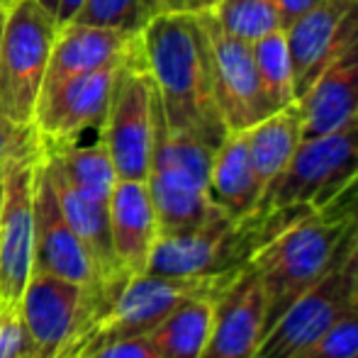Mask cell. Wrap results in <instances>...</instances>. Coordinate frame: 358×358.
<instances>
[{
	"label": "cell",
	"mask_w": 358,
	"mask_h": 358,
	"mask_svg": "<svg viewBox=\"0 0 358 358\" xmlns=\"http://www.w3.org/2000/svg\"><path fill=\"white\" fill-rule=\"evenodd\" d=\"M139 49L169 129L217 149L229 132L217 108L208 34L200 15L183 10L149 20L139 32Z\"/></svg>",
	"instance_id": "obj_1"
},
{
	"label": "cell",
	"mask_w": 358,
	"mask_h": 358,
	"mask_svg": "<svg viewBox=\"0 0 358 358\" xmlns=\"http://www.w3.org/2000/svg\"><path fill=\"white\" fill-rule=\"evenodd\" d=\"M213 156L215 149L210 144L169 129L161 103L156 100L154 146L146 185L154 200L161 234L188 231L222 213L210 198Z\"/></svg>",
	"instance_id": "obj_2"
},
{
	"label": "cell",
	"mask_w": 358,
	"mask_h": 358,
	"mask_svg": "<svg viewBox=\"0 0 358 358\" xmlns=\"http://www.w3.org/2000/svg\"><path fill=\"white\" fill-rule=\"evenodd\" d=\"M57 37V20L39 0H17L8 10L0 42V117L17 127H34Z\"/></svg>",
	"instance_id": "obj_3"
},
{
	"label": "cell",
	"mask_w": 358,
	"mask_h": 358,
	"mask_svg": "<svg viewBox=\"0 0 358 358\" xmlns=\"http://www.w3.org/2000/svg\"><path fill=\"white\" fill-rule=\"evenodd\" d=\"M358 176V120L302 139L285 171L264 190L254 213L268 215L290 208H320Z\"/></svg>",
	"instance_id": "obj_4"
},
{
	"label": "cell",
	"mask_w": 358,
	"mask_h": 358,
	"mask_svg": "<svg viewBox=\"0 0 358 358\" xmlns=\"http://www.w3.org/2000/svg\"><path fill=\"white\" fill-rule=\"evenodd\" d=\"M42 161V139L15 151L3 164L0 203V307H20L32 275L34 180Z\"/></svg>",
	"instance_id": "obj_5"
},
{
	"label": "cell",
	"mask_w": 358,
	"mask_h": 358,
	"mask_svg": "<svg viewBox=\"0 0 358 358\" xmlns=\"http://www.w3.org/2000/svg\"><path fill=\"white\" fill-rule=\"evenodd\" d=\"M156 85L142 62V49L122 66L100 137L120 180H146L154 146Z\"/></svg>",
	"instance_id": "obj_6"
},
{
	"label": "cell",
	"mask_w": 358,
	"mask_h": 358,
	"mask_svg": "<svg viewBox=\"0 0 358 358\" xmlns=\"http://www.w3.org/2000/svg\"><path fill=\"white\" fill-rule=\"evenodd\" d=\"M234 273L210 275V278H171L154 273L134 275L122 287L113 307L95 322L90 346L149 334L183 302L193 297H217L234 278Z\"/></svg>",
	"instance_id": "obj_7"
},
{
	"label": "cell",
	"mask_w": 358,
	"mask_h": 358,
	"mask_svg": "<svg viewBox=\"0 0 358 358\" xmlns=\"http://www.w3.org/2000/svg\"><path fill=\"white\" fill-rule=\"evenodd\" d=\"M20 310L34 349L44 358H52L76 331L105 315L103 302L95 292L42 271H32Z\"/></svg>",
	"instance_id": "obj_8"
},
{
	"label": "cell",
	"mask_w": 358,
	"mask_h": 358,
	"mask_svg": "<svg viewBox=\"0 0 358 358\" xmlns=\"http://www.w3.org/2000/svg\"><path fill=\"white\" fill-rule=\"evenodd\" d=\"M351 307V275L344 251V256L315 285L307 287L275 317L254 358H295Z\"/></svg>",
	"instance_id": "obj_9"
},
{
	"label": "cell",
	"mask_w": 358,
	"mask_h": 358,
	"mask_svg": "<svg viewBox=\"0 0 358 358\" xmlns=\"http://www.w3.org/2000/svg\"><path fill=\"white\" fill-rule=\"evenodd\" d=\"M198 15L203 20L205 34H208L215 98L222 120L227 124V132H246L273 113L261 93L254 49L251 44L227 34L217 24L210 10Z\"/></svg>",
	"instance_id": "obj_10"
},
{
	"label": "cell",
	"mask_w": 358,
	"mask_h": 358,
	"mask_svg": "<svg viewBox=\"0 0 358 358\" xmlns=\"http://www.w3.org/2000/svg\"><path fill=\"white\" fill-rule=\"evenodd\" d=\"M127 62L108 64L95 71L73 76L52 90H44L39 95L37 113H34V129L39 139L59 144L76 142L88 129H95L100 134L120 71Z\"/></svg>",
	"instance_id": "obj_11"
},
{
	"label": "cell",
	"mask_w": 358,
	"mask_h": 358,
	"mask_svg": "<svg viewBox=\"0 0 358 358\" xmlns=\"http://www.w3.org/2000/svg\"><path fill=\"white\" fill-rule=\"evenodd\" d=\"M32 271L52 273L88 287L90 292L100 297L105 312H108V302L100 292V280L93 261H90L88 251L83 249L80 239L64 217V210L52 188V180H49L47 169H44V151L37 169V180H34Z\"/></svg>",
	"instance_id": "obj_12"
},
{
	"label": "cell",
	"mask_w": 358,
	"mask_h": 358,
	"mask_svg": "<svg viewBox=\"0 0 358 358\" xmlns=\"http://www.w3.org/2000/svg\"><path fill=\"white\" fill-rule=\"evenodd\" d=\"M285 32L297 100L358 34V3L322 0Z\"/></svg>",
	"instance_id": "obj_13"
},
{
	"label": "cell",
	"mask_w": 358,
	"mask_h": 358,
	"mask_svg": "<svg viewBox=\"0 0 358 358\" xmlns=\"http://www.w3.org/2000/svg\"><path fill=\"white\" fill-rule=\"evenodd\" d=\"M44 151V169L52 180V188L57 193V200L64 210V217L71 224L76 236L80 239L83 249L88 251L90 261L95 266V273L100 280V292H103L108 310L113 307V302L117 300V295L122 292V287L127 285V278L120 271L117 261L113 254V241H110V217H108V205L93 203V200L83 198L78 190L71 185V180L66 178L59 159L42 144Z\"/></svg>",
	"instance_id": "obj_14"
},
{
	"label": "cell",
	"mask_w": 358,
	"mask_h": 358,
	"mask_svg": "<svg viewBox=\"0 0 358 358\" xmlns=\"http://www.w3.org/2000/svg\"><path fill=\"white\" fill-rule=\"evenodd\" d=\"M266 331V305L249 264L215 300V317L203 358H254Z\"/></svg>",
	"instance_id": "obj_15"
},
{
	"label": "cell",
	"mask_w": 358,
	"mask_h": 358,
	"mask_svg": "<svg viewBox=\"0 0 358 358\" xmlns=\"http://www.w3.org/2000/svg\"><path fill=\"white\" fill-rule=\"evenodd\" d=\"M108 217L113 254L124 278L146 273L161 234L146 180H117L108 203Z\"/></svg>",
	"instance_id": "obj_16"
},
{
	"label": "cell",
	"mask_w": 358,
	"mask_h": 358,
	"mask_svg": "<svg viewBox=\"0 0 358 358\" xmlns=\"http://www.w3.org/2000/svg\"><path fill=\"white\" fill-rule=\"evenodd\" d=\"M137 49L139 34L76 22L66 24L59 29V37L54 42L42 93L57 88L59 83L73 78V76L95 71V69H103L108 64L127 62Z\"/></svg>",
	"instance_id": "obj_17"
},
{
	"label": "cell",
	"mask_w": 358,
	"mask_h": 358,
	"mask_svg": "<svg viewBox=\"0 0 358 358\" xmlns=\"http://www.w3.org/2000/svg\"><path fill=\"white\" fill-rule=\"evenodd\" d=\"M302 137H320L358 120V34L297 100Z\"/></svg>",
	"instance_id": "obj_18"
},
{
	"label": "cell",
	"mask_w": 358,
	"mask_h": 358,
	"mask_svg": "<svg viewBox=\"0 0 358 358\" xmlns=\"http://www.w3.org/2000/svg\"><path fill=\"white\" fill-rule=\"evenodd\" d=\"M259 178L249 156L244 132H229L215 149L210 166V198L231 220L251 215L261 200Z\"/></svg>",
	"instance_id": "obj_19"
},
{
	"label": "cell",
	"mask_w": 358,
	"mask_h": 358,
	"mask_svg": "<svg viewBox=\"0 0 358 358\" xmlns=\"http://www.w3.org/2000/svg\"><path fill=\"white\" fill-rule=\"evenodd\" d=\"M246 144L254 164L256 178L261 188H268L275 178L285 171L290 159L295 156L297 146L302 144V113L300 105L292 103L280 108L246 129ZM264 195V193H261Z\"/></svg>",
	"instance_id": "obj_20"
},
{
	"label": "cell",
	"mask_w": 358,
	"mask_h": 358,
	"mask_svg": "<svg viewBox=\"0 0 358 358\" xmlns=\"http://www.w3.org/2000/svg\"><path fill=\"white\" fill-rule=\"evenodd\" d=\"M215 300L217 297H193L151 329L146 336L156 358H203L213 329Z\"/></svg>",
	"instance_id": "obj_21"
},
{
	"label": "cell",
	"mask_w": 358,
	"mask_h": 358,
	"mask_svg": "<svg viewBox=\"0 0 358 358\" xmlns=\"http://www.w3.org/2000/svg\"><path fill=\"white\" fill-rule=\"evenodd\" d=\"M52 151L62 164L66 178L71 180V185L78 190L83 198L93 200V203L108 205L110 195L117 183V171L110 159V151L105 139L98 134V139L90 144H78V142H42Z\"/></svg>",
	"instance_id": "obj_22"
},
{
	"label": "cell",
	"mask_w": 358,
	"mask_h": 358,
	"mask_svg": "<svg viewBox=\"0 0 358 358\" xmlns=\"http://www.w3.org/2000/svg\"><path fill=\"white\" fill-rule=\"evenodd\" d=\"M251 49H254L261 93H264L268 108L275 113V110L297 103L295 73H292V62L283 29H275V32L261 37L259 42L251 44Z\"/></svg>",
	"instance_id": "obj_23"
},
{
	"label": "cell",
	"mask_w": 358,
	"mask_h": 358,
	"mask_svg": "<svg viewBox=\"0 0 358 358\" xmlns=\"http://www.w3.org/2000/svg\"><path fill=\"white\" fill-rule=\"evenodd\" d=\"M210 13L227 34L246 44L280 29L273 0H220Z\"/></svg>",
	"instance_id": "obj_24"
},
{
	"label": "cell",
	"mask_w": 358,
	"mask_h": 358,
	"mask_svg": "<svg viewBox=\"0 0 358 358\" xmlns=\"http://www.w3.org/2000/svg\"><path fill=\"white\" fill-rule=\"evenodd\" d=\"M73 22L90 24V27L122 29L129 34H139L144 27L139 0H85L76 13Z\"/></svg>",
	"instance_id": "obj_25"
},
{
	"label": "cell",
	"mask_w": 358,
	"mask_h": 358,
	"mask_svg": "<svg viewBox=\"0 0 358 358\" xmlns=\"http://www.w3.org/2000/svg\"><path fill=\"white\" fill-rule=\"evenodd\" d=\"M358 356V310L351 307L329 324L295 358H356Z\"/></svg>",
	"instance_id": "obj_26"
},
{
	"label": "cell",
	"mask_w": 358,
	"mask_h": 358,
	"mask_svg": "<svg viewBox=\"0 0 358 358\" xmlns=\"http://www.w3.org/2000/svg\"><path fill=\"white\" fill-rule=\"evenodd\" d=\"M83 358H156L149 336H127V339L103 341L85 349Z\"/></svg>",
	"instance_id": "obj_27"
},
{
	"label": "cell",
	"mask_w": 358,
	"mask_h": 358,
	"mask_svg": "<svg viewBox=\"0 0 358 358\" xmlns=\"http://www.w3.org/2000/svg\"><path fill=\"white\" fill-rule=\"evenodd\" d=\"M37 139L39 134L34 127H17V124L0 117V171H3V164L8 161V156H13L15 151L24 149V146L37 142Z\"/></svg>",
	"instance_id": "obj_28"
},
{
	"label": "cell",
	"mask_w": 358,
	"mask_h": 358,
	"mask_svg": "<svg viewBox=\"0 0 358 358\" xmlns=\"http://www.w3.org/2000/svg\"><path fill=\"white\" fill-rule=\"evenodd\" d=\"M322 0H273L275 13L280 20V29H287L295 20H300L305 13H310L315 5H320Z\"/></svg>",
	"instance_id": "obj_29"
},
{
	"label": "cell",
	"mask_w": 358,
	"mask_h": 358,
	"mask_svg": "<svg viewBox=\"0 0 358 358\" xmlns=\"http://www.w3.org/2000/svg\"><path fill=\"white\" fill-rule=\"evenodd\" d=\"M39 3H42V8L57 20L59 29H62V27H66L69 22H73L76 13H78L85 0H39Z\"/></svg>",
	"instance_id": "obj_30"
},
{
	"label": "cell",
	"mask_w": 358,
	"mask_h": 358,
	"mask_svg": "<svg viewBox=\"0 0 358 358\" xmlns=\"http://www.w3.org/2000/svg\"><path fill=\"white\" fill-rule=\"evenodd\" d=\"M139 8H142V17L146 24L149 20L161 17V15L188 10V0H139Z\"/></svg>",
	"instance_id": "obj_31"
},
{
	"label": "cell",
	"mask_w": 358,
	"mask_h": 358,
	"mask_svg": "<svg viewBox=\"0 0 358 358\" xmlns=\"http://www.w3.org/2000/svg\"><path fill=\"white\" fill-rule=\"evenodd\" d=\"M93 334H95V322L85 327V329L76 331L71 339H69L66 344H64L52 358H83L85 349H88V344H90V339H93Z\"/></svg>",
	"instance_id": "obj_32"
},
{
	"label": "cell",
	"mask_w": 358,
	"mask_h": 358,
	"mask_svg": "<svg viewBox=\"0 0 358 358\" xmlns=\"http://www.w3.org/2000/svg\"><path fill=\"white\" fill-rule=\"evenodd\" d=\"M346 264H349L351 275V305L358 310V227L349 241V249H346Z\"/></svg>",
	"instance_id": "obj_33"
},
{
	"label": "cell",
	"mask_w": 358,
	"mask_h": 358,
	"mask_svg": "<svg viewBox=\"0 0 358 358\" xmlns=\"http://www.w3.org/2000/svg\"><path fill=\"white\" fill-rule=\"evenodd\" d=\"M220 0H188L190 13H205V10H213Z\"/></svg>",
	"instance_id": "obj_34"
},
{
	"label": "cell",
	"mask_w": 358,
	"mask_h": 358,
	"mask_svg": "<svg viewBox=\"0 0 358 358\" xmlns=\"http://www.w3.org/2000/svg\"><path fill=\"white\" fill-rule=\"evenodd\" d=\"M5 20H8V10L0 8V42H3V32H5Z\"/></svg>",
	"instance_id": "obj_35"
},
{
	"label": "cell",
	"mask_w": 358,
	"mask_h": 358,
	"mask_svg": "<svg viewBox=\"0 0 358 358\" xmlns=\"http://www.w3.org/2000/svg\"><path fill=\"white\" fill-rule=\"evenodd\" d=\"M15 3H17V0H0V8H3V10H10Z\"/></svg>",
	"instance_id": "obj_36"
},
{
	"label": "cell",
	"mask_w": 358,
	"mask_h": 358,
	"mask_svg": "<svg viewBox=\"0 0 358 358\" xmlns=\"http://www.w3.org/2000/svg\"><path fill=\"white\" fill-rule=\"evenodd\" d=\"M20 358H42L37 354V351H29V354H24V356H20Z\"/></svg>",
	"instance_id": "obj_37"
},
{
	"label": "cell",
	"mask_w": 358,
	"mask_h": 358,
	"mask_svg": "<svg viewBox=\"0 0 358 358\" xmlns=\"http://www.w3.org/2000/svg\"><path fill=\"white\" fill-rule=\"evenodd\" d=\"M0 203H3V171H0Z\"/></svg>",
	"instance_id": "obj_38"
},
{
	"label": "cell",
	"mask_w": 358,
	"mask_h": 358,
	"mask_svg": "<svg viewBox=\"0 0 358 358\" xmlns=\"http://www.w3.org/2000/svg\"><path fill=\"white\" fill-rule=\"evenodd\" d=\"M351 3H358V0H351Z\"/></svg>",
	"instance_id": "obj_39"
},
{
	"label": "cell",
	"mask_w": 358,
	"mask_h": 358,
	"mask_svg": "<svg viewBox=\"0 0 358 358\" xmlns=\"http://www.w3.org/2000/svg\"><path fill=\"white\" fill-rule=\"evenodd\" d=\"M356 358H358V356H356Z\"/></svg>",
	"instance_id": "obj_40"
}]
</instances>
